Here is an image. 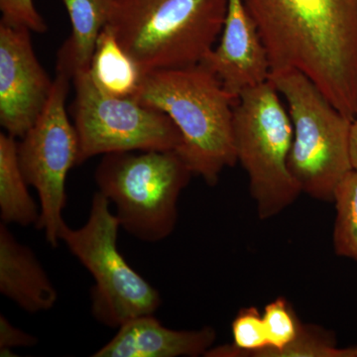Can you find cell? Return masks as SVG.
I'll use <instances>...</instances> for the list:
<instances>
[{"label": "cell", "instance_id": "cell-1", "mask_svg": "<svg viewBox=\"0 0 357 357\" xmlns=\"http://www.w3.org/2000/svg\"><path fill=\"white\" fill-rule=\"evenodd\" d=\"M271 72L303 73L342 114L357 117V0H243Z\"/></svg>", "mask_w": 357, "mask_h": 357}, {"label": "cell", "instance_id": "cell-2", "mask_svg": "<svg viewBox=\"0 0 357 357\" xmlns=\"http://www.w3.org/2000/svg\"><path fill=\"white\" fill-rule=\"evenodd\" d=\"M134 98L172 119L182 136L176 151L211 187L218 184L225 168L237 163L236 98L204 64L148 73Z\"/></svg>", "mask_w": 357, "mask_h": 357}, {"label": "cell", "instance_id": "cell-3", "mask_svg": "<svg viewBox=\"0 0 357 357\" xmlns=\"http://www.w3.org/2000/svg\"><path fill=\"white\" fill-rule=\"evenodd\" d=\"M227 8V0H115L107 26L146 75L203 63Z\"/></svg>", "mask_w": 357, "mask_h": 357}, {"label": "cell", "instance_id": "cell-4", "mask_svg": "<svg viewBox=\"0 0 357 357\" xmlns=\"http://www.w3.org/2000/svg\"><path fill=\"white\" fill-rule=\"evenodd\" d=\"M192 175L176 150H150L102 155L95 181L114 204L121 227L142 243H156L173 234L178 198Z\"/></svg>", "mask_w": 357, "mask_h": 357}, {"label": "cell", "instance_id": "cell-5", "mask_svg": "<svg viewBox=\"0 0 357 357\" xmlns=\"http://www.w3.org/2000/svg\"><path fill=\"white\" fill-rule=\"evenodd\" d=\"M285 98L294 134L289 169L301 191L333 203L340 181L352 170V119L333 107L311 79L294 69L270 73Z\"/></svg>", "mask_w": 357, "mask_h": 357}, {"label": "cell", "instance_id": "cell-6", "mask_svg": "<svg viewBox=\"0 0 357 357\" xmlns=\"http://www.w3.org/2000/svg\"><path fill=\"white\" fill-rule=\"evenodd\" d=\"M293 124L280 93L270 81L243 91L234 109L237 162L248 174L249 192L260 220H269L302 194L289 169Z\"/></svg>", "mask_w": 357, "mask_h": 357}, {"label": "cell", "instance_id": "cell-7", "mask_svg": "<svg viewBox=\"0 0 357 357\" xmlns=\"http://www.w3.org/2000/svg\"><path fill=\"white\" fill-rule=\"evenodd\" d=\"M110 204L102 192H95L86 222L76 229L66 223L61 243L95 281L91 289V316L100 325L119 328L137 317L154 314L162 298L121 255L117 245L121 223Z\"/></svg>", "mask_w": 357, "mask_h": 357}, {"label": "cell", "instance_id": "cell-8", "mask_svg": "<svg viewBox=\"0 0 357 357\" xmlns=\"http://www.w3.org/2000/svg\"><path fill=\"white\" fill-rule=\"evenodd\" d=\"M70 105L79 138L77 165L98 155L126 151L177 150L182 136L172 119L134 98H116L100 91L88 70L73 77Z\"/></svg>", "mask_w": 357, "mask_h": 357}, {"label": "cell", "instance_id": "cell-9", "mask_svg": "<svg viewBox=\"0 0 357 357\" xmlns=\"http://www.w3.org/2000/svg\"><path fill=\"white\" fill-rule=\"evenodd\" d=\"M72 82L67 74L57 72L48 103L17 142L21 171L28 185L38 192L41 213L35 227L44 232L47 243L54 248L61 243L66 225V181L79 159V138L66 107Z\"/></svg>", "mask_w": 357, "mask_h": 357}, {"label": "cell", "instance_id": "cell-10", "mask_svg": "<svg viewBox=\"0 0 357 357\" xmlns=\"http://www.w3.org/2000/svg\"><path fill=\"white\" fill-rule=\"evenodd\" d=\"M53 86L33 49L31 31L0 22V124L6 132L22 138L43 112Z\"/></svg>", "mask_w": 357, "mask_h": 357}, {"label": "cell", "instance_id": "cell-11", "mask_svg": "<svg viewBox=\"0 0 357 357\" xmlns=\"http://www.w3.org/2000/svg\"><path fill=\"white\" fill-rule=\"evenodd\" d=\"M201 64L236 100L243 91L269 79L271 66L266 48L243 0H227L220 41Z\"/></svg>", "mask_w": 357, "mask_h": 357}, {"label": "cell", "instance_id": "cell-12", "mask_svg": "<svg viewBox=\"0 0 357 357\" xmlns=\"http://www.w3.org/2000/svg\"><path fill=\"white\" fill-rule=\"evenodd\" d=\"M217 340L211 326L177 331L162 325L154 314L126 321L114 337L93 357H198L204 356Z\"/></svg>", "mask_w": 357, "mask_h": 357}, {"label": "cell", "instance_id": "cell-13", "mask_svg": "<svg viewBox=\"0 0 357 357\" xmlns=\"http://www.w3.org/2000/svg\"><path fill=\"white\" fill-rule=\"evenodd\" d=\"M0 293L28 314L50 311L58 300L34 251L20 243L6 223L0 225Z\"/></svg>", "mask_w": 357, "mask_h": 357}, {"label": "cell", "instance_id": "cell-14", "mask_svg": "<svg viewBox=\"0 0 357 357\" xmlns=\"http://www.w3.org/2000/svg\"><path fill=\"white\" fill-rule=\"evenodd\" d=\"M115 0H63L72 24V34L58 52L57 72L72 77L88 70L96 41L109 23Z\"/></svg>", "mask_w": 357, "mask_h": 357}, {"label": "cell", "instance_id": "cell-15", "mask_svg": "<svg viewBox=\"0 0 357 357\" xmlns=\"http://www.w3.org/2000/svg\"><path fill=\"white\" fill-rule=\"evenodd\" d=\"M89 72L100 91L116 98H135L144 77L107 26L96 41Z\"/></svg>", "mask_w": 357, "mask_h": 357}, {"label": "cell", "instance_id": "cell-16", "mask_svg": "<svg viewBox=\"0 0 357 357\" xmlns=\"http://www.w3.org/2000/svg\"><path fill=\"white\" fill-rule=\"evenodd\" d=\"M20 166L17 141L8 133H0V218L6 225L36 227L41 208L28 190Z\"/></svg>", "mask_w": 357, "mask_h": 357}, {"label": "cell", "instance_id": "cell-17", "mask_svg": "<svg viewBox=\"0 0 357 357\" xmlns=\"http://www.w3.org/2000/svg\"><path fill=\"white\" fill-rule=\"evenodd\" d=\"M337 217L333 229L335 255L357 262V171L352 170L340 181L333 202Z\"/></svg>", "mask_w": 357, "mask_h": 357}, {"label": "cell", "instance_id": "cell-18", "mask_svg": "<svg viewBox=\"0 0 357 357\" xmlns=\"http://www.w3.org/2000/svg\"><path fill=\"white\" fill-rule=\"evenodd\" d=\"M244 357H357V345L338 347L332 333L303 324L297 338L281 351L263 349L249 352Z\"/></svg>", "mask_w": 357, "mask_h": 357}, {"label": "cell", "instance_id": "cell-19", "mask_svg": "<svg viewBox=\"0 0 357 357\" xmlns=\"http://www.w3.org/2000/svg\"><path fill=\"white\" fill-rule=\"evenodd\" d=\"M234 344L213 347L204 354L206 357H244L249 352L269 347L263 314L257 307L239 310L231 325Z\"/></svg>", "mask_w": 357, "mask_h": 357}, {"label": "cell", "instance_id": "cell-20", "mask_svg": "<svg viewBox=\"0 0 357 357\" xmlns=\"http://www.w3.org/2000/svg\"><path fill=\"white\" fill-rule=\"evenodd\" d=\"M262 314L269 342L265 349L281 351L299 335L303 324L285 298H277L267 304Z\"/></svg>", "mask_w": 357, "mask_h": 357}, {"label": "cell", "instance_id": "cell-21", "mask_svg": "<svg viewBox=\"0 0 357 357\" xmlns=\"http://www.w3.org/2000/svg\"><path fill=\"white\" fill-rule=\"evenodd\" d=\"M1 21L13 27L26 28L31 32L43 34L48 25L37 10L33 0H0Z\"/></svg>", "mask_w": 357, "mask_h": 357}, {"label": "cell", "instance_id": "cell-22", "mask_svg": "<svg viewBox=\"0 0 357 357\" xmlns=\"http://www.w3.org/2000/svg\"><path fill=\"white\" fill-rule=\"evenodd\" d=\"M38 344L35 335L16 328L3 314H0V356H16L13 349L33 347Z\"/></svg>", "mask_w": 357, "mask_h": 357}, {"label": "cell", "instance_id": "cell-23", "mask_svg": "<svg viewBox=\"0 0 357 357\" xmlns=\"http://www.w3.org/2000/svg\"><path fill=\"white\" fill-rule=\"evenodd\" d=\"M351 159L354 170L357 171V117L352 121L351 131Z\"/></svg>", "mask_w": 357, "mask_h": 357}]
</instances>
